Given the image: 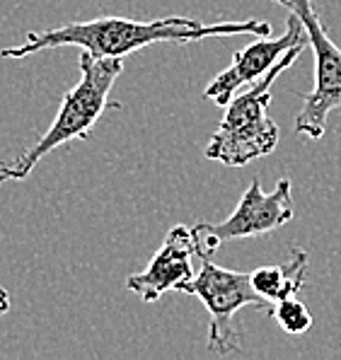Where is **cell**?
<instances>
[{
	"instance_id": "obj_6",
	"label": "cell",
	"mask_w": 341,
	"mask_h": 360,
	"mask_svg": "<svg viewBox=\"0 0 341 360\" xmlns=\"http://www.w3.org/2000/svg\"><path fill=\"white\" fill-rule=\"evenodd\" d=\"M295 218L293 198H290V179H281L271 193H264L259 179H252L247 191L240 196L238 208L223 223L194 225L196 254L213 257L223 245L245 237H259L283 228Z\"/></svg>"
},
{
	"instance_id": "obj_5",
	"label": "cell",
	"mask_w": 341,
	"mask_h": 360,
	"mask_svg": "<svg viewBox=\"0 0 341 360\" xmlns=\"http://www.w3.org/2000/svg\"><path fill=\"white\" fill-rule=\"evenodd\" d=\"M298 15L307 32L312 56H315V87L305 95L302 109L295 116V131L302 136L317 138L327 131V116L341 109V49L329 39L315 10V0H274Z\"/></svg>"
},
{
	"instance_id": "obj_9",
	"label": "cell",
	"mask_w": 341,
	"mask_h": 360,
	"mask_svg": "<svg viewBox=\"0 0 341 360\" xmlns=\"http://www.w3.org/2000/svg\"><path fill=\"white\" fill-rule=\"evenodd\" d=\"M307 278V252L293 247L288 254V262L259 266L252 271V285L259 295L266 297L271 304L285 300V297H298Z\"/></svg>"
},
{
	"instance_id": "obj_1",
	"label": "cell",
	"mask_w": 341,
	"mask_h": 360,
	"mask_svg": "<svg viewBox=\"0 0 341 360\" xmlns=\"http://www.w3.org/2000/svg\"><path fill=\"white\" fill-rule=\"evenodd\" d=\"M271 25L262 20L245 22H216L203 25L191 18H162L153 22H136L126 18H95L87 22H70L63 27H53L46 32H30L25 44L0 51V58H27L32 53L49 51L60 46H80L102 58H124L150 44H189L208 37H235L257 34L269 37Z\"/></svg>"
},
{
	"instance_id": "obj_8",
	"label": "cell",
	"mask_w": 341,
	"mask_h": 360,
	"mask_svg": "<svg viewBox=\"0 0 341 360\" xmlns=\"http://www.w3.org/2000/svg\"><path fill=\"white\" fill-rule=\"evenodd\" d=\"M194 257H199L194 230L186 225H174L165 235L162 247L155 252L150 264L141 274L126 278V288L134 290L143 302H155L167 290L184 292L186 283L196 276L194 264H191Z\"/></svg>"
},
{
	"instance_id": "obj_11",
	"label": "cell",
	"mask_w": 341,
	"mask_h": 360,
	"mask_svg": "<svg viewBox=\"0 0 341 360\" xmlns=\"http://www.w3.org/2000/svg\"><path fill=\"white\" fill-rule=\"evenodd\" d=\"M10 309V295L0 288V314H5Z\"/></svg>"
},
{
	"instance_id": "obj_4",
	"label": "cell",
	"mask_w": 341,
	"mask_h": 360,
	"mask_svg": "<svg viewBox=\"0 0 341 360\" xmlns=\"http://www.w3.org/2000/svg\"><path fill=\"white\" fill-rule=\"evenodd\" d=\"M184 292L196 295L211 314L208 326V348L218 356L238 353L242 346V331L235 326V314L245 307L271 312L274 304L252 285V274L221 269L211 257H201V269L186 283Z\"/></svg>"
},
{
	"instance_id": "obj_2",
	"label": "cell",
	"mask_w": 341,
	"mask_h": 360,
	"mask_svg": "<svg viewBox=\"0 0 341 360\" xmlns=\"http://www.w3.org/2000/svg\"><path fill=\"white\" fill-rule=\"evenodd\" d=\"M80 80L63 95L58 114L46 133L15 160L0 162V184L27 179L41 158L68 141L90 138L92 126L109 107V92L124 70L121 58H102L90 51L80 53Z\"/></svg>"
},
{
	"instance_id": "obj_3",
	"label": "cell",
	"mask_w": 341,
	"mask_h": 360,
	"mask_svg": "<svg viewBox=\"0 0 341 360\" xmlns=\"http://www.w3.org/2000/svg\"><path fill=\"white\" fill-rule=\"evenodd\" d=\"M305 46L307 44L293 46L250 90L230 99L223 121L218 124L216 133L203 150L208 160L223 162L225 167H245V165L276 150L281 131H278L276 121H271L266 114L269 102H271V85L283 70H288L298 60Z\"/></svg>"
},
{
	"instance_id": "obj_10",
	"label": "cell",
	"mask_w": 341,
	"mask_h": 360,
	"mask_svg": "<svg viewBox=\"0 0 341 360\" xmlns=\"http://www.w3.org/2000/svg\"><path fill=\"white\" fill-rule=\"evenodd\" d=\"M274 319L278 322V326L285 334H305L312 326V314L305 307V302H300L298 297H285V300L276 302L271 309Z\"/></svg>"
},
{
	"instance_id": "obj_7",
	"label": "cell",
	"mask_w": 341,
	"mask_h": 360,
	"mask_svg": "<svg viewBox=\"0 0 341 360\" xmlns=\"http://www.w3.org/2000/svg\"><path fill=\"white\" fill-rule=\"evenodd\" d=\"M307 44V32L302 27L298 15L290 13L288 22H285V34L278 39H259V41L250 44L242 51L233 56V63L225 70H221L203 90V97L216 102L218 107H228L230 99L238 95L245 85H255L259 77H264L274 65L281 60L293 46Z\"/></svg>"
}]
</instances>
